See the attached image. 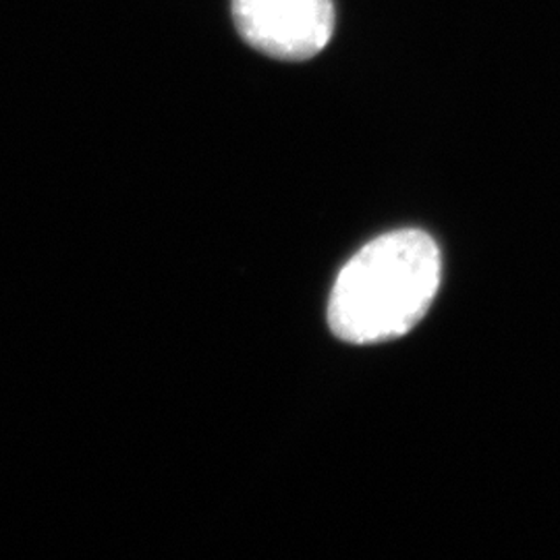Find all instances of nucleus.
<instances>
[{"mask_svg": "<svg viewBox=\"0 0 560 560\" xmlns=\"http://www.w3.org/2000/svg\"><path fill=\"white\" fill-rule=\"evenodd\" d=\"M441 275V249L423 231H393L370 241L332 287L330 330L355 345L399 339L430 310Z\"/></svg>", "mask_w": 560, "mask_h": 560, "instance_id": "nucleus-1", "label": "nucleus"}, {"mask_svg": "<svg viewBox=\"0 0 560 560\" xmlns=\"http://www.w3.org/2000/svg\"><path fill=\"white\" fill-rule=\"evenodd\" d=\"M243 40L282 60L316 57L332 38V0H233Z\"/></svg>", "mask_w": 560, "mask_h": 560, "instance_id": "nucleus-2", "label": "nucleus"}]
</instances>
